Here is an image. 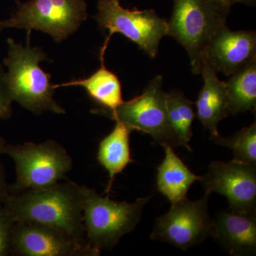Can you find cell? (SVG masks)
<instances>
[{
    "label": "cell",
    "mask_w": 256,
    "mask_h": 256,
    "mask_svg": "<svg viewBox=\"0 0 256 256\" xmlns=\"http://www.w3.org/2000/svg\"><path fill=\"white\" fill-rule=\"evenodd\" d=\"M4 208L15 222H32L60 229L85 239L82 186L67 180L46 188L10 194Z\"/></svg>",
    "instance_id": "6da1fadb"
},
{
    "label": "cell",
    "mask_w": 256,
    "mask_h": 256,
    "mask_svg": "<svg viewBox=\"0 0 256 256\" xmlns=\"http://www.w3.org/2000/svg\"><path fill=\"white\" fill-rule=\"evenodd\" d=\"M8 54L4 64L8 68L6 82L13 101L34 114L45 111L56 114L66 111L54 99L55 88L50 82V75L44 72L40 63L46 54L40 48L24 47L12 38H8Z\"/></svg>",
    "instance_id": "7a4b0ae2"
},
{
    "label": "cell",
    "mask_w": 256,
    "mask_h": 256,
    "mask_svg": "<svg viewBox=\"0 0 256 256\" xmlns=\"http://www.w3.org/2000/svg\"><path fill=\"white\" fill-rule=\"evenodd\" d=\"M230 6L226 0H174L168 35L188 52L194 74L201 72L210 40L226 24Z\"/></svg>",
    "instance_id": "3957f363"
},
{
    "label": "cell",
    "mask_w": 256,
    "mask_h": 256,
    "mask_svg": "<svg viewBox=\"0 0 256 256\" xmlns=\"http://www.w3.org/2000/svg\"><path fill=\"white\" fill-rule=\"evenodd\" d=\"M150 198L142 197L132 203L116 202L82 186V216L89 245L100 252L116 246L136 228Z\"/></svg>",
    "instance_id": "277c9868"
},
{
    "label": "cell",
    "mask_w": 256,
    "mask_h": 256,
    "mask_svg": "<svg viewBox=\"0 0 256 256\" xmlns=\"http://www.w3.org/2000/svg\"><path fill=\"white\" fill-rule=\"evenodd\" d=\"M8 154L16 166V181L10 185V194L46 188L66 178L73 161L60 143L48 140L42 143L5 144Z\"/></svg>",
    "instance_id": "5b68a950"
},
{
    "label": "cell",
    "mask_w": 256,
    "mask_h": 256,
    "mask_svg": "<svg viewBox=\"0 0 256 256\" xmlns=\"http://www.w3.org/2000/svg\"><path fill=\"white\" fill-rule=\"evenodd\" d=\"M87 5L84 0H30L18 2V10L8 20L0 21V31L18 28L28 31L40 30L62 42L78 30L86 20Z\"/></svg>",
    "instance_id": "8992f818"
},
{
    "label": "cell",
    "mask_w": 256,
    "mask_h": 256,
    "mask_svg": "<svg viewBox=\"0 0 256 256\" xmlns=\"http://www.w3.org/2000/svg\"><path fill=\"white\" fill-rule=\"evenodd\" d=\"M95 18L102 30L109 32L105 43L109 44L114 33H120L151 58H156L160 41L168 35V22L154 10L124 9L119 0H98Z\"/></svg>",
    "instance_id": "52a82bcc"
},
{
    "label": "cell",
    "mask_w": 256,
    "mask_h": 256,
    "mask_svg": "<svg viewBox=\"0 0 256 256\" xmlns=\"http://www.w3.org/2000/svg\"><path fill=\"white\" fill-rule=\"evenodd\" d=\"M163 78L156 76L148 84L142 94L122 102L114 112L105 116L127 124L133 131L149 134L156 144L178 146L166 110V94L162 89Z\"/></svg>",
    "instance_id": "ba28073f"
},
{
    "label": "cell",
    "mask_w": 256,
    "mask_h": 256,
    "mask_svg": "<svg viewBox=\"0 0 256 256\" xmlns=\"http://www.w3.org/2000/svg\"><path fill=\"white\" fill-rule=\"evenodd\" d=\"M210 196L205 193L197 201L186 197L172 205L169 212L156 218L150 238L184 250L204 242L212 236L214 226L208 212Z\"/></svg>",
    "instance_id": "9c48e42d"
},
{
    "label": "cell",
    "mask_w": 256,
    "mask_h": 256,
    "mask_svg": "<svg viewBox=\"0 0 256 256\" xmlns=\"http://www.w3.org/2000/svg\"><path fill=\"white\" fill-rule=\"evenodd\" d=\"M200 182L205 193L226 197L230 212L256 215V165L234 160L214 161Z\"/></svg>",
    "instance_id": "30bf717a"
},
{
    "label": "cell",
    "mask_w": 256,
    "mask_h": 256,
    "mask_svg": "<svg viewBox=\"0 0 256 256\" xmlns=\"http://www.w3.org/2000/svg\"><path fill=\"white\" fill-rule=\"evenodd\" d=\"M11 255L98 256L100 250L60 229L32 222H15Z\"/></svg>",
    "instance_id": "8fae6325"
},
{
    "label": "cell",
    "mask_w": 256,
    "mask_h": 256,
    "mask_svg": "<svg viewBox=\"0 0 256 256\" xmlns=\"http://www.w3.org/2000/svg\"><path fill=\"white\" fill-rule=\"evenodd\" d=\"M205 60L217 73L233 75L256 60V32L232 31L224 25L210 40Z\"/></svg>",
    "instance_id": "7c38bea8"
},
{
    "label": "cell",
    "mask_w": 256,
    "mask_h": 256,
    "mask_svg": "<svg viewBox=\"0 0 256 256\" xmlns=\"http://www.w3.org/2000/svg\"><path fill=\"white\" fill-rule=\"evenodd\" d=\"M200 73L203 76L204 86L195 104V112L204 128L210 131V139L220 136L218 124L229 114L226 82L218 78L216 70L206 60L202 64Z\"/></svg>",
    "instance_id": "4fadbf2b"
},
{
    "label": "cell",
    "mask_w": 256,
    "mask_h": 256,
    "mask_svg": "<svg viewBox=\"0 0 256 256\" xmlns=\"http://www.w3.org/2000/svg\"><path fill=\"white\" fill-rule=\"evenodd\" d=\"M212 236L232 256L256 252V215L222 212L214 220Z\"/></svg>",
    "instance_id": "5bb4252c"
},
{
    "label": "cell",
    "mask_w": 256,
    "mask_h": 256,
    "mask_svg": "<svg viewBox=\"0 0 256 256\" xmlns=\"http://www.w3.org/2000/svg\"><path fill=\"white\" fill-rule=\"evenodd\" d=\"M106 48H101L100 68L86 78L72 80L65 84L54 85V88L60 87L80 86L84 88L92 100L101 108L92 110L94 114H105L114 112L124 102L122 86L116 74L108 70L105 66Z\"/></svg>",
    "instance_id": "9a60e30c"
},
{
    "label": "cell",
    "mask_w": 256,
    "mask_h": 256,
    "mask_svg": "<svg viewBox=\"0 0 256 256\" xmlns=\"http://www.w3.org/2000/svg\"><path fill=\"white\" fill-rule=\"evenodd\" d=\"M165 156L158 168L156 188L172 205L186 198L192 184L200 181L201 176L188 169L180 156L173 150L172 146L164 144Z\"/></svg>",
    "instance_id": "2e32d148"
},
{
    "label": "cell",
    "mask_w": 256,
    "mask_h": 256,
    "mask_svg": "<svg viewBox=\"0 0 256 256\" xmlns=\"http://www.w3.org/2000/svg\"><path fill=\"white\" fill-rule=\"evenodd\" d=\"M114 130L99 144L97 160L108 173L109 182L106 193L109 196L116 175L120 174L134 162L131 158L130 137L132 128L116 121Z\"/></svg>",
    "instance_id": "e0dca14e"
},
{
    "label": "cell",
    "mask_w": 256,
    "mask_h": 256,
    "mask_svg": "<svg viewBox=\"0 0 256 256\" xmlns=\"http://www.w3.org/2000/svg\"><path fill=\"white\" fill-rule=\"evenodd\" d=\"M226 82L229 114L256 109V60L230 76Z\"/></svg>",
    "instance_id": "ac0fdd59"
},
{
    "label": "cell",
    "mask_w": 256,
    "mask_h": 256,
    "mask_svg": "<svg viewBox=\"0 0 256 256\" xmlns=\"http://www.w3.org/2000/svg\"><path fill=\"white\" fill-rule=\"evenodd\" d=\"M166 110L172 130L178 139V146L192 152V124L196 117L194 104L183 92L172 90L166 94Z\"/></svg>",
    "instance_id": "d6986e66"
},
{
    "label": "cell",
    "mask_w": 256,
    "mask_h": 256,
    "mask_svg": "<svg viewBox=\"0 0 256 256\" xmlns=\"http://www.w3.org/2000/svg\"><path fill=\"white\" fill-rule=\"evenodd\" d=\"M216 144L226 146L234 152V159L242 162L256 165V124L242 128L228 138H210Z\"/></svg>",
    "instance_id": "ffe728a7"
},
{
    "label": "cell",
    "mask_w": 256,
    "mask_h": 256,
    "mask_svg": "<svg viewBox=\"0 0 256 256\" xmlns=\"http://www.w3.org/2000/svg\"><path fill=\"white\" fill-rule=\"evenodd\" d=\"M15 222L4 206L0 208V256L11 255L12 237Z\"/></svg>",
    "instance_id": "44dd1931"
},
{
    "label": "cell",
    "mask_w": 256,
    "mask_h": 256,
    "mask_svg": "<svg viewBox=\"0 0 256 256\" xmlns=\"http://www.w3.org/2000/svg\"><path fill=\"white\" fill-rule=\"evenodd\" d=\"M12 102L6 82V72L2 65H0V120L10 118L12 111Z\"/></svg>",
    "instance_id": "7402d4cb"
},
{
    "label": "cell",
    "mask_w": 256,
    "mask_h": 256,
    "mask_svg": "<svg viewBox=\"0 0 256 256\" xmlns=\"http://www.w3.org/2000/svg\"><path fill=\"white\" fill-rule=\"evenodd\" d=\"M10 195V185L6 184L4 168L0 163V208L4 206Z\"/></svg>",
    "instance_id": "603a6c76"
},
{
    "label": "cell",
    "mask_w": 256,
    "mask_h": 256,
    "mask_svg": "<svg viewBox=\"0 0 256 256\" xmlns=\"http://www.w3.org/2000/svg\"><path fill=\"white\" fill-rule=\"evenodd\" d=\"M227 2H228L230 5H233L236 4V3H244V4H246L248 5H252L255 4L256 0H226Z\"/></svg>",
    "instance_id": "cb8c5ba5"
},
{
    "label": "cell",
    "mask_w": 256,
    "mask_h": 256,
    "mask_svg": "<svg viewBox=\"0 0 256 256\" xmlns=\"http://www.w3.org/2000/svg\"><path fill=\"white\" fill-rule=\"evenodd\" d=\"M5 144H6V143H5L4 139L0 137V156L2 154L3 149H4Z\"/></svg>",
    "instance_id": "d4e9b609"
}]
</instances>
